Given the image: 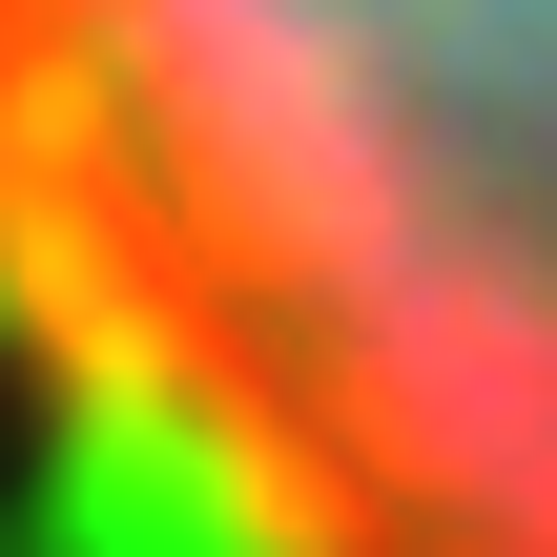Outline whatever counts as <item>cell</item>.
Wrapping results in <instances>:
<instances>
[{
	"label": "cell",
	"instance_id": "cell-1",
	"mask_svg": "<svg viewBox=\"0 0 557 557\" xmlns=\"http://www.w3.org/2000/svg\"><path fill=\"white\" fill-rule=\"evenodd\" d=\"M0 248L186 557H557V0H0Z\"/></svg>",
	"mask_w": 557,
	"mask_h": 557
}]
</instances>
